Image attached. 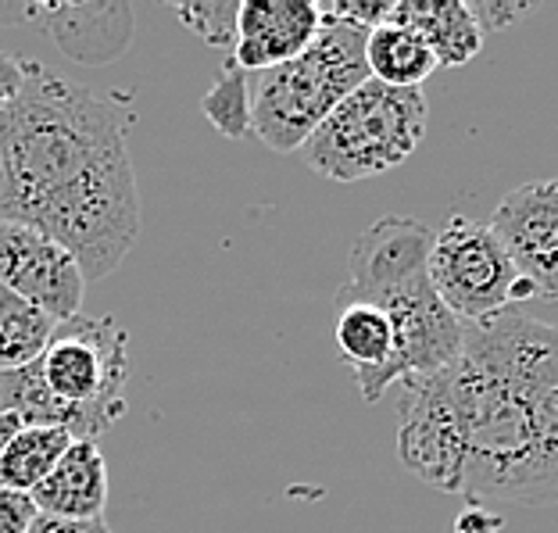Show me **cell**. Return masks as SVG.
<instances>
[{
    "label": "cell",
    "instance_id": "6da1fadb",
    "mask_svg": "<svg viewBox=\"0 0 558 533\" xmlns=\"http://www.w3.org/2000/svg\"><path fill=\"white\" fill-rule=\"evenodd\" d=\"M0 219L58 240L86 283L116 272L140 240L130 116L33 61L0 111Z\"/></svg>",
    "mask_w": 558,
    "mask_h": 533
},
{
    "label": "cell",
    "instance_id": "7a4b0ae2",
    "mask_svg": "<svg viewBox=\"0 0 558 533\" xmlns=\"http://www.w3.org/2000/svg\"><path fill=\"white\" fill-rule=\"evenodd\" d=\"M130 337L116 315H72L19 373H0V412L97 440L125 415Z\"/></svg>",
    "mask_w": 558,
    "mask_h": 533
},
{
    "label": "cell",
    "instance_id": "3957f363",
    "mask_svg": "<svg viewBox=\"0 0 558 533\" xmlns=\"http://www.w3.org/2000/svg\"><path fill=\"white\" fill-rule=\"evenodd\" d=\"M365 40H369L365 25L323 15V29L304 54L255 72L251 133L279 155L304 147V140L329 119V111L369 80Z\"/></svg>",
    "mask_w": 558,
    "mask_h": 533
},
{
    "label": "cell",
    "instance_id": "277c9868",
    "mask_svg": "<svg viewBox=\"0 0 558 533\" xmlns=\"http://www.w3.org/2000/svg\"><path fill=\"white\" fill-rule=\"evenodd\" d=\"M429 105L423 90H398L365 80L329 111V119L304 140V161L323 180H376L415 155L426 133Z\"/></svg>",
    "mask_w": 558,
    "mask_h": 533
},
{
    "label": "cell",
    "instance_id": "5b68a950",
    "mask_svg": "<svg viewBox=\"0 0 558 533\" xmlns=\"http://www.w3.org/2000/svg\"><path fill=\"white\" fill-rule=\"evenodd\" d=\"M429 283L462 326H487L515 301L534 298V287L515 272L490 222H476L469 215H451L434 230Z\"/></svg>",
    "mask_w": 558,
    "mask_h": 533
},
{
    "label": "cell",
    "instance_id": "8992f818",
    "mask_svg": "<svg viewBox=\"0 0 558 533\" xmlns=\"http://www.w3.org/2000/svg\"><path fill=\"white\" fill-rule=\"evenodd\" d=\"M484 329L523 401L541 462L544 501L558 505V326L505 312Z\"/></svg>",
    "mask_w": 558,
    "mask_h": 533
},
{
    "label": "cell",
    "instance_id": "52a82bcc",
    "mask_svg": "<svg viewBox=\"0 0 558 533\" xmlns=\"http://www.w3.org/2000/svg\"><path fill=\"white\" fill-rule=\"evenodd\" d=\"M448 373V370H444ZM423 376L398 384V455L401 465L426 487L444 494L465 490V444L448 376Z\"/></svg>",
    "mask_w": 558,
    "mask_h": 533
},
{
    "label": "cell",
    "instance_id": "ba28073f",
    "mask_svg": "<svg viewBox=\"0 0 558 533\" xmlns=\"http://www.w3.org/2000/svg\"><path fill=\"white\" fill-rule=\"evenodd\" d=\"M429 244L434 230L409 215H384L354 237L348 251L351 279L344 294L362 301H387L429 283Z\"/></svg>",
    "mask_w": 558,
    "mask_h": 533
},
{
    "label": "cell",
    "instance_id": "9c48e42d",
    "mask_svg": "<svg viewBox=\"0 0 558 533\" xmlns=\"http://www.w3.org/2000/svg\"><path fill=\"white\" fill-rule=\"evenodd\" d=\"M0 287L36 304L58 323L80 315L86 298L80 262L58 240L4 219H0Z\"/></svg>",
    "mask_w": 558,
    "mask_h": 533
},
{
    "label": "cell",
    "instance_id": "30bf717a",
    "mask_svg": "<svg viewBox=\"0 0 558 533\" xmlns=\"http://www.w3.org/2000/svg\"><path fill=\"white\" fill-rule=\"evenodd\" d=\"M490 230L534 298L558 301V175L509 190L494 208Z\"/></svg>",
    "mask_w": 558,
    "mask_h": 533
},
{
    "label": "cell",
    "instance_id": "8fae6325",
    "mask_svg": "<svg viewBox=\"0 0 558 533\" xmlns=\"http://www.w3.org/2000/svg\"><path fill=\"white\" fill-rule=\"evenodd\" d=\"M323 29L319 4L312 0H244L236 19L233 65L265 72L294 61Z\"/></svg>",
    "mask_w": 558,
    "mask_h": 533
},
{
    "label": "cell",
    "instance_id": "7c38bea8",
    "mask_svg": "<svg viewBox=\"0 0 558 533\" xmlns=\"http://www.w3.org/2000/svg\"><path fill=\"white\" fill-rule=\"evenodd\" d=\"M333 344L340 351V359L351 365L362 398L376 404L387 395L384 379H387L390 354H395V329H390L387 312L340 290L337 319H333Z\"/></svg>",
    "mask_w": 558,
    "mask_h": 533
},
{
    "label": "cell",
    "instance_id": "4fadbf2b",
    "mask_svg": "<svg viewBox=\"0 0 558 533\" xmlns=\"http://www.w3.org/2000/svg\"><path fill=\"white\" fill-rule=\"evenodd\" d=\"M40 516L58 519H105L108 509V462L97 440H72L61 462L40 487L29 490Z\"/></svg>",
    "mask_w": 558,
    "mask_h": 533
},
{
    "label": "cell",
    "instance_id": "5bb4252c",
    "mask_svg": "<svg viewBox=\"0 0 558 533\" xmlns=\"http://www.w3.org/2000/svg\"><path fill=\"white\" fill-rule=\"evenodd\" d=\"M387 22L423 36L440 69L469 65L484 47V33L459 0H398Z\"/></svg>",
    "mask_w": 558,
    "mask_h": 533
},
{
    "label": "cell",
    "instance_id": "9a60e30c",
    "mask_svg": "<svg viewBox=\"0 0 558 533\" xmlns=\"http://www.w3.org/2000/svg\"><path fill=\"white\" fill-rule=\"evenodd\" d=\"M365 65H369V80L384 86H398V90H418L440 69L423 36L395 22L369 29Z\"/></svg>",
    "mask_w": 558,
    "mask_h": 533
},
{
    "label": "cell",
    "instance_id": "2e32d148",
    "mask_svg": "<svg viewBox=\"0 0 558 533\" xmlns=\"http://www.w3.org/2000/svg\"><path fill=\"white\" fill-rule=\"evenodd\" d=\"M72 434L61 426H19L0 448V487L29 494L69 451Z\"/></svg>",
    "mask_w": 558,
    "mask_h": 533
},
{
    "label": "cell",
    "instance_id": "e0dca14e",
    "mask_svg": "<svg viewBox=\"0 0 558 533\" xmlns=\"http://www.w3.org/2000/svg\"><path fill=\"white\" fill-rule=\"evenodd\" d=\"M58 319L0 287V373L25 370L54 337Z\"/></svg>",
    "mask_w": 558,
    "mask_h": 533
},
{
    "label": "cell",
    "instance_id": "ac0fdd59",
    "mask_svg": "<svg viewBox=\"0 0 558 533\" xmlns=\"http://www.w3.org/2000/svg\"><path fill=\"white\" fill-rule=\"evenodd\" d=\"M201 111L226 140H244L251 133V75L233 65V58L201 97Z\"/></svg>",
    "mask_w": 558,
    "mask_h": 533
},
{
    "label": "cell",
    "instance_id": "d6986e66",
    "mask_svg": "<svg viewBox=\"0 0 558 533\" xmlns=\"http://www.w3.org/2000/svg\"><path fill=\"white\" fill-rule=\"evenodd\" d=\"M172 11L208 47L219 50L236 47V19H240L236 0H190V4H172Z\"/></svg>",
    "mask_w": 558,
    "mask_h": 533
},
{
    "label": "cell",
    "instance_id": "ffe728a7",
    "mask_svg": "<svg viewBox=\"0 0 558 533\" xmlns=\"http://www.w3.org/2000/svg\"><path fill=\"white\" fill-rule=\"evenodd\" d=\"M530 4H505V0H484V4H469V15L480 25V33H501L512 22L530 15Z\"/></svg>",
    "mask_w": 558,
    "mask_h": 533
},
{
    "label": "cell",
    "instance_id": "44dd1931",
    "mask_svg": "<svg viewBox=\"0 0 558 533\" xmlns=\"http://www.w3.org/2000/svg\"><path fill=\"white\" fill-rule=\"evenodd\" d=\"M40 516L29 494L0 487V533H29L33 519Z\"/></svg>",
    "mask_w": 558,
    "mask_h": 533
},
{
    "label": "cell",
    "instance_id": "7402d4cb",
    "mask_svg": "<svg viewBox=\"0 0 558 533\" xmlns=\"http://www.w3.org/2000/svg\"><path fill=\"white\" fill-rule=\"evenodd\" d=\"M29 533H111L105 519H58V516H36Z\"/></svg>",
    "mask_w": 558,
    "mask_h": 533
},
{
    "label": "cell",
    "instance_id": "603a6c76",
    "mask_svg": "<svg viewBox=\"0 0 558 533\" xmlns=\"http://www.w3.org/2000/svg\"><path fill=\"white\" fill-rule=\"evenodd\" d=\"M25 80V61H19L11 50H0V111L19 97Z\"/></svg>",
    "mask_w": 558,
    "mask_h": 533
},
{
    "label": "cell",
    "instance_id": "cb8c5ba5",
    "mask_svg": "<svg viewBox=\"0 0 558 533\" xmlns=\"http://www.w3.org/2000/svg\"><path fill=\"white\" fill-rule=\"evenodd\" d=\"M501 526H505L501 516H494L480 501H473L459 519H454V530L451 533H501Z\"/></svg>",
    "mask_w": 558,
    "mask_h": 533
},
{
    "label": "cell",
    "instance_id": "d4e9b609",
    "mask_svg": "<svg viewBox=\"0 0 558 533\" xmlns=\"http://www.w3.org/2000/svg\"><path fill=\"white\" fill-rule=\"evenodd\" d=\"M22 423H19V415H11V412H0V448L8 444V437L15 434Z\"/></svg>",
    "mask_w": 558,
    "mask_h": 533
},
{
    "label": "cell",
    "instance_id": "484cf974",
    "mask_svg": "<svg viewBox=\"0 0 558 533\" xmlns=\"http://www.w3.org/2000/svg\"><path fill=\"white\" fill-rule=\"evenodd\" d=\"M0 186H4V183H0Z\"/></svg>",
    "mask_w": 558,
    "mask_h": 533
}]
</instances>
